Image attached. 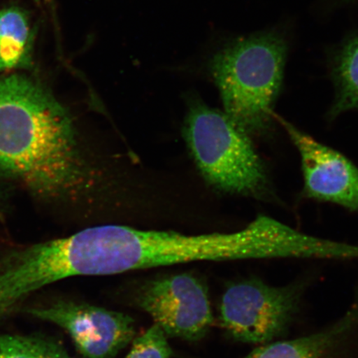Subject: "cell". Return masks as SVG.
<instances>
[{
  "label": "cell",
  "instance_id": "obj_1",
  "mask_svg": "<svg viewBox=\"0 0 358 358\" xmlns=\"http://www.w3.org/2000/svg\"><path fill=\"white\" fill-rule=\"evenodd\" d=\"M0 177L52 200L78 199L95 183L69 110L24 75L0 78Z\"/></svg>",
  "mask_w": 358,
  "mask_h": 358
},
{
  "label": "cell",
  "instance_id": "obj_2",
  "mask_svg": "<svg viewBox=\"0 0 358 358\" xmlns=\"http://www.w3.org/2000/svg\"><path fill=\"white\" fill-rule=\"evenodd\" d=\"M239 231L186 235L120 225L87 228L73 235L28 246L27 274L38 287L73 276L110 275L177 264L243 259Z\"/></svg>",
  "mask_w": 358,
  "mask_h": 358
},
{
  "label": "cell",
  "instance_id": "obj_3",
  "mask_svg": "<svg viewBox=\"0 0 358 358\" xmlns=\"http://www.w3.org/2000/svg\"><path fill=\"white\" fill-rule=\"evenodd\" d=\"M287 50L280 34L266 31L234 40L210 61L224 113L248 134L264 133L270 127Z\"/></svg>",
  "mask_w": 358,
  "mask_h": 358
},
{
  "label": "cell",
  "instance_id": "obj_4",
  "mask_svg": "<svg viewBox=\"0 0 358 358\" xmlns=\"http://www.w3.org/2000/svg\"><path fill=\"white\" fill-rule=\"evenodd\" d=\"M183 136L201 176L215 189L256 199L268 195L266 169L249 134L224 112L192 101Z\"/></svg>",
  "mask_w": 358,
  "mask_h": 358
},
{
  "label": "cell",
  "instance_id": "obj_5",
  "mask_svg": "<svg viewBox=\"0 0 358 358\" xmlns=\"http://www.w3.org/2000/svg\"><path fill=\"white\" fill-rule=\"evenodd\" d=\"M304 285L274 286L250 278L228 286L222 298L221 321L236 341L264 344L284 335L301 306Z\"/></svg>",
  "mask_w": 358,
  "mask_h": 358
},
{
  "label": "cell",
  "instance_id": "obj_6",
  "mask_svg": "<svg viewBox=\"0 0 358 358\" xmlns=\"http://www.w3.org/2000/svg\"><path fill=\"white\" fill-rule=\"evenodd\" d=\"M137 302L169 337L199 341L213 324L207 286L187 273L150 281L138 292Z\"/></svg>",
  "mask_w": 358,
  "mask_h": 358
},
{
  "label": "cell",
  "instance_id": "obj_7",
  "mask_svg": "<svg viewBox=\"0 0 358 358\" xmlns=\"http://www.w3.org/2000/svg\"><path fill=\"white\" fill-rule=\"evenodd\" d=\"M26 312L64 329L84 358H113L136 335L131 316L92 304L58 301Z\"/></svg>",
  "mask_w": 358,
  "mask_h": 358
},
{
  "label": "cell",
  "instance_id": "obj_8",
  "mask_svg": "<svg viewBox=\"0 0 358 358\" xmlns=\"http://www.w3.org/2000/svg\"><path fill=\"white\" fill-rule=\"evenodd\" d=\"M277 120L301 155L304 195L358 213V169L355 165L292 124Z\"/></svg>",
  "mask_w": 358,
  "mask_h": 358
},
{
  "label": "cell",
  "instance_id": "obj_9",
  "mask_svg": "<svg viewBox=\"0 0 358 358\" xmlns=\"http://www.w3.org/2000/svg\"><path fill=\"white\" fill-rule=\"evenodd\" d=\"M358 334V288L343 316L315 334L275 341L255 349L245 358H345Z\"/></svg>",
  "mask_w": 358,
  "mask_h": 358
},
{
  "label": "cell",
  "instance_id": "obj_10",
  "mask_svg": "<svg viewBox=\"0 0 358 358\" xmlns=\"http://www.w3.org/2000/svg\"><path fill=\"white\" fill-rule=\"evenodd\" d=\"M336 96L330 115L358 109V34L339 48L334 58Z\"/></svg>",
  "mask_w": 358,
  "mask_h": 358
},
{
  "label": "cell",
  "instance_id": "obj_11",
  "mask_svg": "<svg viewBox=\"0 0 358 358\" xmlns=\"http://www.w3.org/2000/svg\"><path fill=\"white\" fill-rule=\"evenodd\" d=\"M29 38L26 17L15 8L0 11V57L6 69L19 64Z\"/></svg>",
  "mask_w": 358,
  "mask_h": 358
},
{
  "label": "cell",
  "instance_id": "obj_12",
  "mask_svg": "<svg viewBox=\"0 0 358 358\" xmlns=\"http://www.w3.org/2000/svg\"><path fill=\"white\" fill-rule=\"evenodd\" d=\"M172 355L166 334L155 324L134 340L131 349L124 358H171Z\"/></svg>",
  "mask_w": 358,
  "mask_h": 358
},
{
  "label": "cell",
  "instance_id": "obj_13",
  "mask_svg": "<svg viewBox=\"0 0 358 358\" xmlns=\"http://www.w3.org/2000/svg\"><path fill=\"white\" fill-rule=\"evenodd\" d=\"M0 358H39L35 337L0 335Z\"/></svg>",
  "mask_w": 358,
  "mask_h": 358
},
{
  "label": "cell",
  "instance_id": "obj_14",
  "mask_svg": "<svg viewBox=\"0 0 358 358\" xmlns=\"http://www.w3.org/2000/svg\"><path fill=\"white\" fill-rule=\"evenodd\" d=\"M39 358H73L61 344L55 340L45 338H36Z\"/></svg>",
  "mask_w": 358,
  "mask_h": 358
},
{
  "label": "cell",
  "instance_id": "obj_15",
  "mask_svg": "<svg viewBox=\"0 0 358 358\" xmlns=\"http://www.w3.org/2000/svg\"><path fill=\"white\" fill-rule=\"evenodd\" d=\"M3 69H6V66H4L3 62L1 59V57H0V71L3 70Z\"/></svg>",
  "mask_w": 358,
  "mask_h": 358
}]
</instances>
